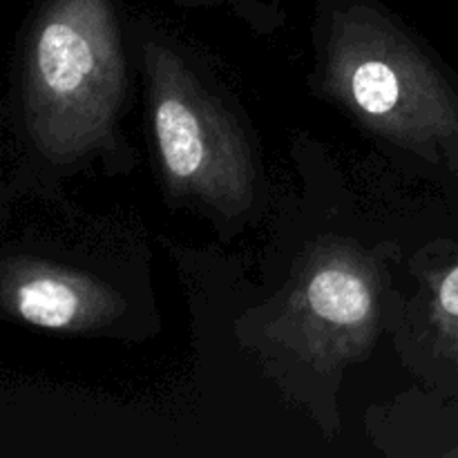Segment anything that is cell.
Masks as SVG:
<instances>
[{
	"label": "cell",
	"mask_w": 458,
	"mask_h": 458,
	"mask_svg": "<svg viewBox=\"0 0 458 458\" xmlns=\"http://www.w3.org/2000/svg\"><path fill=\"white\" fill-rule=\"evenodd\" d=\"M313 311L334 325H356L371 311L369 286L343 268L320 271L309 284Z\"/></svg>",
	"instance_id": "3957f363"
},
{
	"label": "cell",
	"mask_w": 458,
	"mask_h": 458,
	"mask_svg": "<svg viewBox=\"0 0 458 458\" xmlns=\"http://www.w3.org/2000/svg\"><path fill=\"white\" fill-rule=\"evenodd\" d=\"M121 67L101 7L70 3L54 12L34 47V94L45 132L58 143L88 139L110 116Z\"/></svg>",
	"instance_id": "6da1fadb"
},
{
	"label": "cell",
	"mask_w": 458,
	"mask_h": 458,
	"mask_svg": "<svg viewBox=\"0 0 458 458\" xmlns=\"http://www.w3.org/2000/svg\"><path fill=\"white\" fill-rule=\"evenodd\" d=\"M21 318L47 329H63L72 325L79 313V293L56 277H34L25 282L16 293Z\"/></svg>",
	"instance_id": "277c9868"
},
{
	"label": "cell",
	"mask_w": 458,
	"mask_h": 458,
	"mask_svg": "<svg viewBox=\"0 0 458 458\" xmlns=\"http://www.w3.org/2000/svg\"><path fill=\"white\" fill-rule=\"evenodd\" d=\"M352 94L367 114L385 116L396 107L401 85L396 72L383 61H365L353 70Z\"/></svg>",
	"instance_id": "5b68a950"
},
{
	"label": "cell",
	"mask_w": 458,
	"mask_h": 458,
	"mask_svg": "<svg viewBox=\"0 0 458 458\" xmlns=\"http://www.w3.org/2000/svg\"><path fill=\"white\" fill-rule=\"evenodd\" d=\"M155 128L164 161L170 173L182 182H213L219 170L222 148L215 132L204 123V114L195 101L182 94H164L157 101Z\"/></svg>",
	"instance_id": "7a4b0ae2"
}]
</instances>
